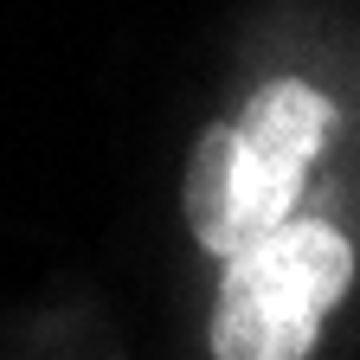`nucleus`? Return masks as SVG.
Wrapping results in <instances>:
<instances>
[{"label": "nucleus", "instance_id": "1", "mask_svg": "<svg viewBox=\"0 0 360 360\" xmlns=\"http://www.w3.org/2000/svg\"><path fill=\"white\" fill-rule=\"evenodd\" d=\"M335 110L309 84H264L257 97L206 129L187 161V225L219 257H238L264 232L290 225V206L302 193V174L322 148Z\"/></svg>", "mask_w": 360, "mask_h": 360}, {"label": "nucleus", "instance_id": "2", "mask_svg": "<svg viewBox=\"0 0 360 360\" xmlns=\"http://www.w3.org/2000/svg\"><path fill=\"white\" fill-rule=\"evenodd\" d=\"M354 283V251L335 225L290 219L225 257L212 309V360H302L328 309Z\"/></svg>", "mask_w": 360, "mask_h": 360}]
</instances>
